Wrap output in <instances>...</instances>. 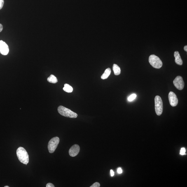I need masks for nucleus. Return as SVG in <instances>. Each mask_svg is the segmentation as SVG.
I'll list each match as a JSON object with an SVG mask.
<instances>
[{"label": "nucleus", "mask_w": 187, "mask_h": 187, "mask_svg": "<svg viewBox=\"0 0 187 187\" xmlns=\"http://www.w3.org/2000/svg\"><path fill=\"white\" fill-rule=\"evenodd\" d=\"M155 110L157 115L160 116L163 111V103L161 98L160 96H156L155 99Z\"/></svg>", "instance_id": "nucleus-4"}, {"label": "nucleus", "mask_w": 187, "mask_h": 187, "mask_svg": "<svg viewBox=\"0 0 187 187\" xmlns=\"http://www.w3.org/2000/svg\"><path fill=\"white\" fill-rule=\"evenodd\" d=\"M60 139L58 137L52 138L49 141L48 144V149L50 153H53L55 151L58 146Z\"/></svg>", "instance_id": "nucleus-5"}, {"label": "nucleus", "mask_w": 187, "mask_h": 187, "mask_svg": "<svg viewBox=\"0 0 187 187\" xmlns=\"http://www.w3.org/2000/svg\"><path fill=\"white\" fill-rule=\"evenodd\" d=\"M117 172H118L119 174H121L122 173V169L121 168H119L118 169V170H117Z\"/></svg>", "instance_id": "nucleus-20"}, {"label": "nucleus", "mask_w": 187, "mask_h": 187, "mask_svg": "<svg viewBox=\"0 0 187 187\" xmlns=\"http://www.w3.org/2000/svg\"><path fill=\"white\" fill-rule=\"evenodd\" d=\"M136 97H137V95L136 94H132V95L129 96L127 99L129 102H132L136 98Z\"/></svg>", "instance_id": "nucleus-15"}, {"label": "nucleus", "mask_w": 187, "mask_h": 187, "mask_svg": "<svg viewBox=\"0 0 187 187\" xmlns=\"http://www.w3.org/2000/svg\"><path fill=\"white\" fill-rule=\"evenodd\" d=\"M4 3V0H0V10L3 8Z\"/></svg>", "instance_id": "nucleus-18"}, {"label": "nucleus", "mask_w": 187, "mask_h": 187, "mask_svg": "<svg viewBox=\"0 0 187 187\" xmlns=\"http://www.w3.org/2000/svg\"><path fill=\"white\" fill-rule=\"evenodd\" d=\"M9 51L8 45L2 40L0 41V53L3 55H7Z\"/></svg>", "instance_id": "nucleus-8"}, {"label": "nucleus", "mask_w": 187, "mask_h": 187, "mask_svg": "<svg viewBox=\"0 0 187 187\" xmlns=\"http://www.w3.org/2000/svg\"><path fill=\"white\" fill-rule=\"evenodd\" d=\"M111 175V176H113L114 175V173L112 170H110Z\"/></svg>", "instance_id": "nucleus-21"}, {"label": "nucleus", "mask_w": 187, "mask_h": 187, "mask_svg": "<svg viewBox=\"0 0 187 187\" xmlns=\"http://www.w3.org/2000/svg\"><path fill=\"white\" fill-rule=\"evenodd\" d=\"M3 29V26L1 24H0V32L2 31Z\"/></svg>", "instance_id": "nucleus-22"}, {"label": "nucleus", "mask_w": 187, "mask_h": 187, "mask_svg": "<svg viewBox=\"0 0 187 187\" xmlns=\"http://www.w3.org/2000/svg\"><path fill=\"white\" fill-rule=\"evenodd\" d=\"M169 103L171 106L174 107L178 103V99L176 94L172 92H170L169 94Z\"/></svg>", "instance_id": "nucleus-7"}, {"label": "nucleus", "mask_w": 187, "mask_h": 187, "mask_svg": "<svg viewBox=\"0 0 187 187\" xmlns=\"http://www.w3.org/2000/svg\"><path fill=\"white\" fill-rule=\"evenodd\" d=\"M100 186V184L98 182H95L90 187H99Z\"/></svg>", "instance_id": "nucleus-17"}, {"label": "nucleus", "mask_w": 187, "mask_h": 187, "mask_svg": "<svg viewBox=\"0 0 187 187\" xmlns=\"http://www.w3.org/2000/svg\"><path fill=\"white\" fill-rule=\"evenodd\" d=\"M174 85L178 90H182L184 86V83L183 79L181 76H177L173 81Z\"/></svg>", "instance_id": "nucleus-6"}, {"label": "nucleus", "mask_w": 187, "mask_h": 187, "mask_svg": "<svg viewBox=\"0 0 187 187\" xmlns=\"http://www.w3.org/2000/svg\"><path fill=\"white\" fill-rule=\"evenodd\" d=\"M184 50L185 51L187 52V45H186V46H185L184 47Z\"/></svg>", "instance_id": "nucleus-23"}, {"label": "nucleus", "mask_w": 187, "mask_h": 187, "mask_svg": "<svg viewBox=\"0 0 187 187\" xmlns=\"http://www.w3.org/2000/svg\"><path fill=\"white\" fill-rule=\"evenodd\" d=\"M111 73V70L110 68H108L105 71L101 77V78L102 79H105L108 78V77L110 75Z\"/></svg>", "instance_id": "nucleus-11"}, {"label": "nucleus", "mask_w": 187, "mask_h": 187, "mask_svg": "<svg viewBox=\"0 0 187 187\" xmlns=\"http://www.w3.org/2000/svg\"><path fill=\"white\" fill-rule=\"evenodd\" d=\"M149 62L152 66L155 68L160 69L162 66L161 60L158 57L155 55H152L150 56Z\"/></svg>", "instance_id": "nucleus-3"}, {"label": "nucleus", "mask_w": 187, "mask_h": 187, "mask_svg": "<svg viewBox=\"0 0 187 187\" xmlns=\"http://www.w3.org/2000/svg\"><path fill=\"white\" fill-rule=\"evenodd\" d=\"M16 154L19 161L27 165L29 162V155L26 150L23 147H19L17 150Z\"/></svg>", "instance_id": "nucleus-1"}, {"label": "nucleus", "mask_w": 187, "mask_h": 187, "mask_svg": "<svg viewBox=\"0 0 187 187\" xmlns=\"http://www.w3.org/2000/svg\"><path fill=\"white\" fill-rule=\"evenodd\" d=\"M47 187H55L53 184L51 183H48L46 185Z\"/></svg>", "instance_id": "nucleus-19"}, {"label": "nucleus", "mask_w": 187, "mask_h": 187, "mask_svg": "<svg viewBox=\"0 0 187 187\" xmlns=\"http://www.w3.org/2000/svg\"><path fill=\"white\" fill-rule=\"evenodd\" d=\"M58 111L60 114L68 118H76L78 116L77 113L62 106H59Z\"/></svg>", "instance_id": "nucleus-2"}, {"label": "nucleus", "mask_w": 187, "mask_h": 187, "mask_svg": "<svg viewBox=\"0 0 187 187\" xmlns=\"http://www.w3.org/2000/svg\"><path fill=\"white\" fill-rule=\"evenodd\" d=\"M80 150V147L78 145H74L70 149L69 151V154L72 157L76 156L79 153Z\"/></svg>", "instance_id": "nucleus-9"}, {"label": "nucleus", "mask_w": 187, "mask_h": 187, "mask_svg": "<svg viewBox=\"0 0 187 187\" xmlns=\"http://www.w3.org/2000/svg\"><path fill=\"white\" fill-rule=\"evenodd\" d=\"M63 90L64 91L70 93V92H72L73 91V88L71 86L68 84H65L64 85V87Z\"/></svg>", "instance_id": "nucleus-14"}, {"label": "nucleus", "mask_w": 187, "mask_h": 187, "mask_svg": "<svg viewBox=\"0 0 187 187\" xmlns=\"http://www.w3.org/2000/svg\"><path fill=\"white\" fill-rule=\"evenodd\" d=\"M47 80L49 83L55 84L57 83L58 80L56 77L53 75H51L47 79Z\"/></svg>", "instance_id": "nucleus-13"}, {"label": "nucleus", "mask_w": 187, "mask_h": 187, "mask_svg": "<svg viewBox=\"0 0 187 187\" xmlns=\"http://www.w3.org/2000/svg\"><path fill=\"white\" fill-rule=\"evenodd\" d=\"M113 69L115 75H119L120 74L121 71L120 68L117 64H113Z\"/></svg>", "instance_id": "nucleus-12"}, {"label": "nucleus", "mask_w": 187, "mask_h": 187, "mask_svg": "<svg viewBox=\"0 0 187 187\" xmlns=\"http://www.w3.org/2000/svg\"><path fill=\"white\" fill-rule=\"evenodd\" d=\"M174 56L175 58V62L178 65H182L183 61L181 58L179 52L177 51L174 52Z\"/></svg>", "instance_id": "nucleus-10"}, {"label": "nucleus", "mask_w": 187, "mask_h": 187, "mask_svg": "<svg viewBox=\"0 0 187 187\" xmlns=\"http://www.w3.org/2000/svg\"><path fill=\"white\" fill-rule=\"evenodd\" d=\"M186 150L184 148H182L180 151V154L182 155H186Z\"/></svg>", "instance_id": "nucleus-16"}, {"label": "nucleus", "mask_w": 187, "mask_h": 187, "mask_svg": "<svg viewBox=\"0 0 187 187\" xmlns=\"http://www.w3.org/2000/svg\"><path fill=\"white\" fill-rule=\"evenodd\" d=\"M5 187H9V186H5Z\"/></svg>", "instance_id": "nucleus-24"}]
</instances>
